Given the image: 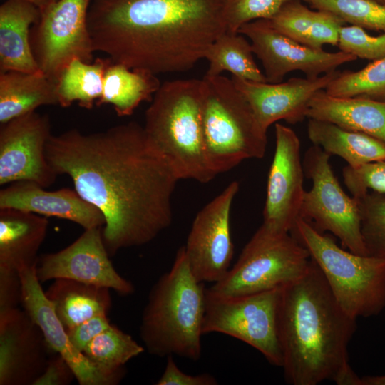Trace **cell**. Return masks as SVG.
Masks as SVG:
<instances>
[{
  "mask_svg": "<svg viewBox=\"0 0 385 385\" xmlns=\"http://www.w3.org/2000/svg\"><path fill=\"white\" fill-rule=\"evenodd\" d=\"M46 154L55 173L68 175L76 192L103 214L110 256L150 242L171 224L179 180L138 123L51 134Z\"/></svg>",
  "mask_w": 385,
  "mask_h": 385,
  "instance_id": "1",
  "label": "cell"
},
{
  "mask_svg": "<svg viewBox=\"0 0 385 385\" xmlns=\"http://www.w3.org/2000/svg\"><path fill=\"white\" fill-rule=\"evenodd\" d=\"M224 0H91L94 51L155 75L192 68L226 31Z\"/></svg>",
  "mask_w": 385,
  "mask_h": 385,
  "instance_id": "2",
  "label": "cell"
},
{
  "mask_svg": "<svg viewBox=\"0 0 385 385\" xmlns=\"http://www.w3.org/2000/svg\"><path fill=\"white\" fill-rule=\"evenodd\" d=\"M356 319L346 313L311 259L306 272L282 288L278 335L287 383L361 385L349 363Z\"/></svg>",
  "mask_w": 385,
  "mask_h": 385,
  "instance_id": "3",
  "label": "cell"
},
{
  "mask_svg": "<svg viewBox=\"0 0 385 385\" xmlns=\"http://www.w3.org/2000/svg\"><path fill=\"white\" fill-rule=\"evenodd\" d=\"M205 291L181 247L170 270L153 286L142 314L140 337L149 354L200 359Z\"/></svg>",
  "mask_w": 385,
  "mask_h": 385,
  "instance_id": "4",
  "label": "cell"
},
{
  "mask_svg": "<svg viewBox=\"0 0 385 385\" xmlns=\"http://www.w3.org/2000/svg\"><path fill=\"white\" fill-rule=\"evenodd\" d=\"M202 80L166 81L145 113L146 136L175 176L208 183L210 168L202 128Z\"/></svg>",
  "mask_w": 385,
  "mask_h": 385,
  "instance_id": "5",
  "label": "cell"
},
{
  "mask_svg": "<svg viewBox=\"0 0 385 385\" xmlns=\"http://www.w3.org/2000/svg\"><path fill=\"white\" fill-rule=\"evenodd\" d=\"M201 118L205 154L215 176L245 160L264 157L267 132L232 78L203 77Z\"/></svg>",
  "mask_w": 385,
  "mask_h": 385,
  "instance_id": "6",
  "label": "cell"
},
{
  "mask_svg": "<svg viewBox=\"0 0 385 385\" xmlns=\"http://www.w3.org/2000/svg\"><path fill=\"white\" fill-rule=\"evenodd\" d=\"M289 233L308 251L350 316L369 317L385 309V260L340 247L332 237L300 217Z\"/></svg>",
  "mask_w": 385,
  "mask_h": 385,
  "instance_id": "7",
  "label": "cell"
},
{
  "mask_svg": "<svg viewBox=\"0 0 385 385\" xmlns=\"http://www.w3.org/2000/svg\"><path fill=\"white\" fill-rule=\"evenodd\" d=\"M308 251L289 232L264 223L226 274L207 289L219 296H239L282 288L302 276Z\"/></svg>",
  "mask_w": 385,
  "mask_h": 385,
  "instance_id": "8",
  "label": "cell"
},
{
  "mask_svg": "<svg viewBox=\"0 0 385 385\" xmlns=\"http://www.w3.org/2000/svg\"><path fill=\"white\" fill-rule=\"evenodd\" d=\"M282 288L239 296H219L206 289L203 334L236 338L259 351L272 365L282 367L277 322Z\"/></svg>",
  "mask_w": 385,
  "mask_h": 385,
  "instance_id": "9",
  "label": "cell"
},
{
  "mask_svg": "<svg viewBox=\"0 0 385 385\" xmlns=\"http://www.w3.org/2000/svg\"><path fill=\"white\" fill-rule=\"evenodd\" d=\"M330 156L313 145L303 158L304 175L312 180L304 192L299 217L322 233L329 232L344 249L360 255H368L361 232L358 199L349 197L334 175Z\"/></svg>",
  "mask_w": 385,
  "mask_h": 385,
  "instance_id": "10",
  "label": "cell"
},
{
  "mask_svg": "<svg viewBox=\"0 0 385 385\" xmlns=\"http://www.w3.org/2000/svg\"><path fill=\"white\" fill-rule=\"evenodd\" d=\"M91 0H58L41 11L32 26L30 42L41 71L57 83L73 59L87 63L95 52L88 28Z\"/></svg>",
  "mask_w": 385,
  "mask_h": 385,
  "instance_id": "11",
  "label": "cell"
},
{
  "mask_svg": "<svg viewBox=\"0 0 385 385\" xmlns=\"http://www.w3.org/2000/svg\"><path fill=\"white\" fill-rule=\"evenodd\" d=\"M239 190L230 183L195 216L183 246L190 269L202 283L220 281L230 269L234 248L230 217Z\"/></svg>",
  "mask_w": 385,
  "mask_h": 385,
  "instance_id": "12",
  "label": "cell"
},
{
  "mask_svg": "<svg viewBox=\"0 0 385 385\" xmlns=\"http://www.w3.org/2000/svg\"><path fill=\"white\" fill-rule=\"evenodd\" d=\"M238 33L250 40L253 53L261 61L267 83H281L289 73L299 71L314 78L337 71L357 59L339 51L327 52L297 43L277 31L269 19H257L242 26Z\"/></svg>",
  "mask_w": 385,
  "mask_h": 385,
  "instance_id": "13",
  "label": "cell"
},
{
  "mask_svg": "<svg viewBox=\"0 0 385 385\" xmlns=\"http://www.w3.org/2000/svg\"><path fill=\"white\" fill-rule=\"evenodd\" d=\"M51 135L49 117L36 111L1 124L0 185L22 180L52 185L58 175L46 154Z\"/></svg>",
  "mask_w": 385,
  "mask_h": 385,
  "instance_id": "14",
  "label": "cell"
},
{
  "mask_svg": "<svg viewBox=\"0 0 385 385\" xmlns=\"http://www.w3.org/2000/svg\"><path fill=\"white\" fill-rule=\"evenodd\" d=\"M109 257L102 227L87 229L64 249L40 257L36 273L40 282L67 278L107 287L123 295L133 293V284L119 274Z\"/></svg>",
  "mask_w": 385,
  "mask_h": 385,
  "instance_id": "15",
  "label": "cell"
},
{
  "mask_svg": "<svg viewBox=\"0 0 385 385\" xmlns=\"http://www.w3.org/2000/svg\"><path fill=\"white\" fill-rule=\"evenodd\" d=\"M300 141L295 132L275 124V151L270 168L263 223L289 232L299 217L304 194Z\"/></svg>",
  "mask_w": 385,
  "mask_h": 385,
  "instance_id": "16",
  "label": "cell"
},
{
  "mask_svg": "<svg viewBox=\"0 0 385 385\" xmlns=\"http://www.w3.org/2000/svg\"><path fill=\"white\" fill-rule=\"evenodd\" d=\"M54 353L24 309L0 311V385H34Z\"/></svg>",
  "mask_w": 385,
  "mask_h": 385,
  "instance_id": "17",
  "label": "cell"
},
{
  "mask_svg": "<svg viewBox=\"0 0 385 385\" xmlns=\"http://www.w3.org/2000/svg\"><path fill=\"white\" fill-rule=\"evenodd\" d=\"M334 71L317 78H292L284 83L254 82L232 78L236 88L250 103L262 129L278 120L294 125L307 118L309 103L319 90L324 89L339 74Z\"/></svg>",
  "mask_w": 385,
  "mask_h": 385,
  "instance_id": "18",
  "label": "cell"
},
{
  "mask_svg": "<svg viewBox=\"0 0 385 385\" xmlns=\"http://www.w3.org/2000/svg\"><path fill=\"white\" fill-rule=\"evenodd\" d=\"M37 265V264H36ZM36 265L19 271L22 284L21 305L39 326L50 348L60 354L73 370L80 385H115L120 381L102 372L71 343L36 273Z\"/></svg>",
  "mask_w": 385,
  "mask_h": 385,
  "instance_id": "19",
  "label": "cell"
},
{
  "mask_svg": "<svg viewBox=\"0 0 385 385\" xmlns=\"http://www.w3.org/2000/svg\"><path fill=\"white\" fill-rule=\"evenodd\" d=\"M1 208H14L44 217L67 220L84 230L102 227L105 224L101 212L84 200L75 189L47 190L27 180L11 183L1 190Z\"/></svg>",
  "mask_w": 385,
  "mask_h": 385,
  "instance_id": "20",
  "label": "cell"
},
{
  "mask_svg": "<svg viewBox=\"0 0 385 385\" xmlns=\"http://www.w3.org/2000/svg\"><path fill=\"white\" fill-rule=\"evenodd\" d=\"M307 118L362 133L385 143V101L362 97H334L322 89L311 98Z\"/></svg>",
  "mask_w": 385,
  "mask_h": 385,
  "instance_id": "21",
  "label": "cell"
},
{
  "mask_svg": "<svg viewBox=\"0 0 385 385\" xmlns=\"http://www.w3.org/2000/svg\"><path fill=\"white\" fill-rule=\"evenodd\" d=\"M48 227L46 217L14 208L0 209V270L19 272L36 265Z\"/></svg>",
  "mask_w": 385,
  "mask_h": 385,
  "instance_id": "22",
  "label": "cell"
},
{
  "mask_svg": "<svg viewBox=\"0 0 385 385\" xmlns=\"http://www.w3.org/2000/svg\"><path fill=\"white\" fill-rule=\"evenodd\" d=\"M41 11L34 4L7 0L0 6V72L40 71L30 42L31 26L40 19Z\"/></svg>",
  "mask_w": 385,
  "mask_h": 385,
  "instance_id": "23",
  "label": "cell"
},
{
  "mask_svg": "<svg viewBox=\"0 0 385 385\" xmlns=\"http://www.w3.org/2000/svg\"><path fill=\"white\" fill-rule=\"evenodd\" d=\"M110 289L67 278L55 279L45 292L66 331L98 314H108L112 306Z\"/></svg>",
  "mask_w": 385,
  "mask_h": 385,
  "instance_id": "24",
  "label": "cell"
},
{
  "mask_svg": "<svg viewBox=\"0 0 385 385\" xmlns=\"http://www.w3.org/2000/svg\"><path fill=\"white\" fill-rule=\"evenodd\" d=\"M45 105H58L56 83L42 71L0 72V123Z\"/></svg>",
  "mask_w": 385,
  "mask_h": 385,
  "instance_id": "25",
  "label": "cell"
},
{
  "mask_svg": "<svg viewBox=\"0 0 385 385\" xmlns=\"http://www.w3.org/2000/svg\"><path fill=\"white\" fill-rule=\"evenodd\" d=\"M307 135L313 145L357 168L385 159V143L369 135L347 130L327 121L309 118Z\"/></svg>",
  "mask_w": 385,
  "mask_h": 385,
  "instance_id": "26",
  "label": "cell"
},
{
  "mask_svg": "<svg viewBox=\"0 0 385 385\" xmlns=\"http://www.w3.org/2000/svg\"><path fill=\"white\" fill-rule=\"evenodd\" d=\"M160 85L154 73L112 61L106 70L102 95L96 105L111 104L118 116H128L142 102L152 101Z\"/></svg>",
  "mask_w": 385,
  "mask_h": 385,
  "instance_id": "27",
  "label": "cell"
},
{
  "mask_svg": "<svg viewBox=\"0 0 385 385\" xmlns=\"http://www.w3.org/2000/svg\"><path fill=\"white\" fill-rule=\"evenodd\" d=\"M109 58H96L91 63L73 59L63 70L56 83L58 105L66 108L73 102L86 109L93 107L103 92Z\"/></svg>",
  "mask_w": 385,
  "mask_h": 385,
  "instance_id": "28",
  "label": "cell"
},
{
  "mask_svg": "<svg viewBox=\"0 0 385 385\" xmlns=\"http://www.w3.org/2000/svg\"><path fill=\"white\" fill-rule=\"evenodd\" d=\"M251 43L240 33L225 31L212 43L204 53L209 63L206 75L219 76L223 71L233 77L254 82H267L253 58Z\"/></svg>",
  "mask_w": 385,
  "mask_h": 385,
  "instance_id": "29",
  "label": "cell"
},
{
  "mask_svg": "<svg viewBox=\"0 0 385 385\" xmlns=\"http://www.w3.org/2000/svg\"><path fill=\"white\" fill-rule=\"evenodd\" d=\"M144 351L130 334L111 324L93 339L82 353L102 372L120 381L125 364Z\"/></svg>",
  "mask_w": 385,
  "mask_h": 385,
  "instance_id": "30",
  "label": "cell"
},
{
  "mask_svg": "<svg viewBox=\"0 0 385 385\" xmlns=\"http://www.w3.org/2000/svg\"><path fill=\"white\" fill-rule=\"evenodd\" d=\"M325 91L334 97H362L385 101V57L356 71L340 72Z\"/></svg>",
  "mask_w": 385,
  "mask_h": 385,
  "instance_id": "31",
  "label": "cell"
},
{
  "mask_svg": "<svg viewBox=\"0 0 385 385\" xmlns=\"http://www.w3.org/2000/svg\"><path fill=\"white\" fill-rule=\"evenodd\" d=\"M317 10L330 12L345 23L385 34V5L374 0H304Z\"/></svg>",
  "mask_w": 385,
  "mask_h": 385,
  "instance_id": "32",
  "label": "cell"
},
{
  "mask_svg": "<svg viewBox=\"0 0 385 385\" xmlns=\"http://www.w3.org/2000/svg\"><path fill=\"white\" fill-rule=\"evenodd\" d=\"M357 199L368 255L385 260V194L369 190Z\"/></svg>",
  "mask_w": 385,
  "mask_h": 385,
  "instance_id": "33",
  "label": "cell"
},
{
  "mask_svg": "<svg viewBox=\"0 0 385 385\" xmlns=\"http://www.w3.org/2000/svg\"><path fill=\"white\" fill-rule=\"evenodd\" d=\"M291 1L294 0H224L226 31L238 33L240 27L247 23L257 19H271Z\"/></svg>",
  "mask_w": 385,
  "mask_h": 385,
  "instance_id": "34",
  "label": "cell"
},
{
  "mask_svg": "<svg viewBox=\"0 0 385 385\" xmlns=\"http://www.w3.org/2000/svg\"><path fill=\"white\" fill-rule=\"evenodd\" d=\"M313 13L314 11L304 6L302 0H294L285 4L269 21L284 36L307 46Z\"/></svg>",
  "mask_w": 385,
  "mask_h": 385,
  "instance_id": "35",
  "label": "cell"
},
{
  "mask_svg": "<svg viewBox=\"0 0 385 385\" xmlns=\"http://www.w3.org/2000/svg\"><path fill=\"white\" fill-rule=\"evenodd\" d=\"M337 46L339 51L357 58L377 61L385 57V34L371 36L361 27L343 26L339 31Z\"/></svg>",
  "mask_w": 385,
  "mask_h": 385,
  "instance_id": "36",
  "label": "cell"
},
{
  "mask_svg": "<svg viewBox=\"0 0 385 385\" xmlns=\"http://www.w3.org/2000/svg\"><path fill=\"white\" fill-rule=\"evenodd\" d=\"M342 173L345 185L356 198L369 190L385 194V159L357 168L346 165Z\"/></svg>",
  "mask_w": 385,
  "mask_h": 385,
  "instance_id": "37",
  "label": "cell"
},
{
  "mask_svg": "<svg viewBox=\"0 0 385 385\" xmlns=\"http://www.w3.org/2000/svg\"><path fill=\"white\" fill-rule=\"evenodd\" d=\"M344 24L342 19L330 12L314 11L307 46L317 50H323L322 47L326 44L337 46L339 31Z\"/></svg>",
  "mask_w": 385,
  "mask_h": 385,
  "instance_id": "38",
  "label": "cell"
},
{
  "mask_svg": "<svg viewBox=\"0 0 385 385\" xmlns=\"http://www.w3.org/2000/svg\"><path fill=\"white\" fill-rule=\"evenodd\" d=\"M157 385H216V378L203 373L191 375L181 371L173 359V356H167L165 370L155 383Z\"/></svg>",
  "mask_w": 385,
  "mask_h": 385,
  "instance_id": "39",
  "label": "cell"
},
{
  "mask_svg": "<svg viewBox=\"0 0 385 385\" xmlns=\"http://www.w3.org/2000/svg\"><path fill=\"white\" fill-rule=\"evenodd\" d=\"M111 326L107 314H98L67 331L70 341L81 352L98 334Z\"/></svg>",
  "mask_w": 385,
  "mask_h": 385,
  "instance_id": "40",
  "label": "cell"
},
{
  "mask_svg": "<svg viewBox=\"0 0 385 385\" xmlns=\"http://www.w3.org/2000/svg\"><path fill=\"white\" fill-rule=\"evenodd\" d=\"M74 379L75 373L68 363L60 354L54 353L34 385H68Z\"/></svg>",
  "mask_w": 385,
  "mask_h": 385,
  "instance_id": "41",
  "label": "cell"
},
{
  "mask_svg": "<svg viewBox=\"0 0 385 385\" xmlns=\"http://www.w3.org/2000/svg\"><path fill=\"white\" fill-rule=\"evenodd\" d=\"M22 284L19 272L0 270V311L18 307Z\"/></svg>",
  "mask_w": 385,
  "mask_h": 385,
  "instance_id": "42",
  "label": "cell"
},
{
  "mask_svg": "<svg viewBox=\"0 0 385 385\" xmlns=\"http://www.w3.org/2000/svg\"><path fill=\"white\" fill-rule=\"evenodd\" d=\"M361 385H385V375L362 376Z\"/></svg>",
  "mask_w": 385,
  "mask_h": 385,
  "instance_id": "43",
  "label": "cell"
},
{
  "mask_svg": "<svg viewBox=\"0 0 385 385\" xmlns=\"http://www.w3.org/2000/svg\"><path fill=\"white\" fill-rule=\"evenodd\" d=\"M16 1H23L31 3L36 6L41 11L46 9L52 4L54 3L53 0H16Z\"/></svg>",
  "mask_w": 385,
  "mask_h": 385,
  "instance_id": "44",
  "label": "cell"
},
{
  "mask_svg": "<svg viewBox=\"0 0 385 385\" xmlns=\"http://www.w3.org/2000/svg\"><path fill=\"white\" fill-rule=\"evenodd\" d=\"M374 1H377V2H379V3L381 4L385 5V0H374Z\"/></svg>",
  "mask_w": 385,
  "mask_h": 385,
  "instance_id": "45",
  "label": "cell"
},
{
  "mask_svg": "<svg viewBox=\"0 0 385 385\" xmlns=\"http://www.w3.org/2000/svg\"><path fill=\"white\" fill-rule=\"evenodd\" d=\"M53 1H54V3H55V2H56V1H58V0H53Z\"/></svg>",
  "mask_w": 385,
  "mask_h": 385,
  "instance_id": "46",
  "label": "cell"
}]
</instances>
